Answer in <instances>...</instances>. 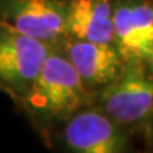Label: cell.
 <instances>
[{
  "label": "cell",
  "mask_w": 153,
  "mask_h": 153,
  "mask_svg": "<svg viewBox=\"0 0 153 153\" xmlns=\"http://www.w3.org/2000/svg\"><path fill=\"white\" fill-rule=\"evenodd\" d=\"M26 99L40 115L61 118L84 106L89 101V94L67 54L51 53Z\"/></svg>",
  "instance_id": "1"
},
{
  "label": "cell",
  "mask_w": 153,
  "mask_h": 153,
  "mask_svg": "<svg viewBox=\"0 0 153 153\" xmlns=\"http://www.w3.org/2000/svg\"><path fill=\"white\" fill-rule=\"evenodd\" d=\"M99 95L105 114L120 125H135L153 112V75L143 62L129 61Z\"/></svg>",
  "instance_id": "2"
},
{
  "label": "cell",
  "mask_w": 153,
  "mask_h": 153,
  "mask_svg": "<svg viewBox=\"0 0 153 153\" xmlns=\"http://www.w3.org/2000/svg\"><path fill=\"white\" fill-rule=\"evenodd\" d=\"M48 43L1 27L0 78L19 94H27L50 57Z\"/></svg>",
  "instance_id": "3"
},
{
  "label": "cell",
  "mask_w": 153,
  "mask_h": 153,
  "mask_svg": "<svg viewBox=\"0 0 153 153\" xmlns=\"http://www.w3.org/2000/svg\"><path fill=\"white\" fill-rule=\"evenodd\" d=\"M1 27L41 41L68 33V1L1 0Z\"/></svg>",
  "instance_id": "4"
},
{
  "label": "cell",
  "mask_w": 153,
  "mask_h": 153,
  "mask_svg": "<svg viewBox=\"0 0 153 153\" xmlns=\"http://www.w3.org/2000/svg\"><path fill=\"white\" fill-rule=\"evenodd\" d=\"M119 123L98 111H82L70 116L62 137L68 153H125L126 137Z\"/></svg>",
  "instance_id": "5"
},
{
  "label": "cell",
  "mask_w": 153,
  "mask_h": 153,
  "mask_svg": "<svg viewBox=\"0 0 153 153\" xmlns=\"http://www.w3.org/2000/svg\"><path fill=\"white\" fill-rule=\"evenodd\" d=\"M115 44L125 62L148 64L153 55V4L125 1L115 6Z\"/></svg>",
  "instance_id": "6"
},
{
  "label": "cell",
  "mask_w": 153,
  "mask_h": 153,
  "mask_svg": "<svg viewBox=\"0 0 153 153\" xmlns=\"http://www.w3.org/2000/svg\"><path fill=\"white\" fill-rule=\"evenodd\" d=\"M67 57L87 85H108L122 71L125 62L115 43L74 40L67 47Z\"/></svg>",
  "instance_id": "7"
},
{
  "label": "cell",
  "mask_w": 153,
  "mask_h": 153,
  "mask_svg": "<svg viewBox=\"0 0 153 153\" xmlns=\"http://www.w3.org/2000/svg\"><path fill=\"white\" fill-rule=\"evenodd\" d=\"M111 0H68V33L76 40L115 43Z\"/></svg>",
  "instance_id": "8"
},
{
  "label": "cell",
  "mask_w": 153,
  "mask_h": 153,
  "mask_svg": "<svg viewBox=\"0 0 153 153\" xmlns=\"http://www.w3.org/2000/svg\"><path fill=\"white\" fill-rule=\"evenodd\" d=\"M148 65H150V70H152V75H153V55H152V58H150V61L148 62Z\"/></svg>",
  "instance_id": "9"
}]
</instances>
